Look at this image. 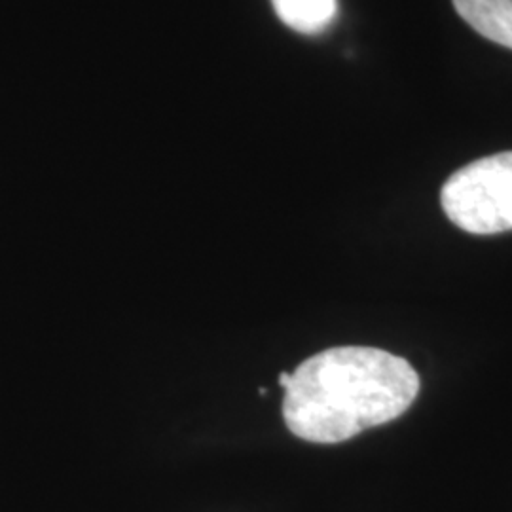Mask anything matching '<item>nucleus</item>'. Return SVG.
Returning a JSON list of instances; mask_svg holds the SVG:
<instances>
[{
    "label": "nucleus",
    "mask_w": 512,
    "mask_h": 512,
    "mask_svg": "<svg viewBox=\"0 0 512 512\" xmlns=\"http://www.w3.org/2000/svg\"><path fill=\"white\" fill-rule=\"evenodd\" d=\"M418 391L420 376L403 357L376 348L325 349L291 374L283 418L300 439L336 444L397 420Z\"/></svg>",
    "instance_id": "obj_1"
},
{
    "label": "nucleus",
    "mask_w": 512,
    "mask_h": 512,
    "mask_svg": "<svg viewBox=\"0 0 512 512\" xmlns=\"http://www.w3.org/2000/svg\"><path fill=\"white\" fill-rule=\"evenodd\" d=\"M440 203L446 217L469 234L512 230V152L461 167L442 186Z\"/></svg>",
    "instance_id": "obj_2"
},
{
    "label": "nucleus",
    "mask_w": 512,
    "mask_h": 512,
    "mask_svg": "<svg viewBox=\"0 0 512 512\" xmlns=\"http://www.w3.org/2000/svg\"><path fill=\"white\" fill-rule=\"evenodd\" d=\"M454 6L476 33L512 50V0H454Z\"/></svg>",
    "instance_id": "obj_3"
},
{
    "label": "nucleus",
    "mask_w": 512,
    "mask_h": 512,
    "mask_svg": "<svg viewBox=\"0 0 512 512\" xmlns=\"http://www.w3.org/2000/svg\"><path fill=\"white\" fill-rule=\"evenodd\" d=\"M275 14L302 35H319L338 14V0H272Z\"/></svg>",
    "instance_id": "obj_4"
},
{
    "label": "nucleus",
    "mask_w": 512,
    "mask_h": 512,
    "mask_svg": "<svg viewBox=\"0 0 512 512\" xmlns=\"http://www.w3.org/2000/svg\"><path fill=\"white\" fill-rule=\"evenodd\" d=\"M291 382V374H287V372H283V374H279V385L285 389L287 385Z\"/></svg>",
    "instance_id": "obj_5"
}]
</instances>
